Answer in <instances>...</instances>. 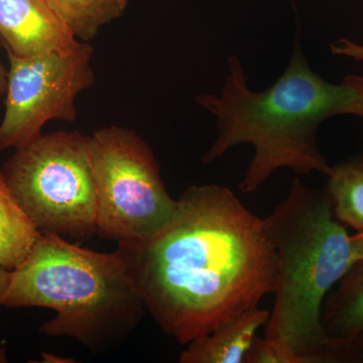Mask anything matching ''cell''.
I'll return each instance as SVG.
<instances>
[{
    "instance_id": "cell-1",
    "label": "cell",
    "mask_w": 363,
    "mask_h": 363,
    "mask_svg": "<svg viewBox=\"0 0 363 363\" xmlns=\"http://www.w3.org/2000/svg\"><path fill=\"white\" fill-rule=\"evenodd\" d=\"M177 201L166 225L116 252L160 328L189 344L274 293L277 255L230 189L191 186Z\"/></svg>"
},
{
    "instance_id": "cell-2",
    "label": "cell",
    "mask_w": 363,
    "mask_h": 363,
    "mask_svg": "<svg viewBox=\"0 0 363 363\" xmlns=\"http://www.w3.org/2000/svg\"><path fill=\"white\" fill-rule=\"evenodd\" d=\"M196 102L216 119L217 135L203 164L250 143L255 154L240 189L252 193L279 169L329 175L332 167L318 147V128L334 116L363 118V75L351 74L340 83L325 80L312 70L297 35L285 71L267 89H250L240 58L233 55L220 93L199 95Z\"/></svg>"
},
{
    "instance_id": "cell-3",
    "label": "cell",
    "mask_w": 363,
    "mask_h": 363,
    "mask_svg": "<svg viewBox=\"0 0 363 363\" xmlns=\"http://www.w3.org/2000/svg\"><path fill=\"white\" fill-rule=\"evenodd\" d=\"M264 225L277 255L276 298L264 337L286 346L300 363L345 359L346 339L328 335L322 310L327 294L357 262L328 196L295 178Z\"/></svg>"
},
{
    "instance_id": "cell-4",
    "label": "cell",
    "mask_w": 363,
    "mask_h": 363,
    "mask_svg": "<svg viewBox=\"0 0 363 363\" xmlns=\"http://www.w3.org/2000/svg\"><path fill=\"white\" fill-rule=\"evenodd\" d=\"M4 307H43L56 317L40 326L49 337H70L94 352L121 345L142 322L145 303L117 252L79 247L42 233L11 272Z\"/></svg>"
},
{
    "instance_id": "cell-5",
    "label": "cell",
    "mask_w": 363,
    "mask_h": 363,
    "mask_svg": "<svg viewBox=\"0 0 363 363\" xmlns=\"http://www.w3.org/2000/svg\"><path fill=\"white\" fill-rule=\"evenodd\" d=\"M1 172L40 233L74 238L96 233L89 136L78 131L40 135L16 150Z\"/></svg>"
},
{
    "instance_id": "cell-6",
    "label": "cell",
    "mask_w": 363,
    "mask_h": 363,
    "mask_svg": "<svg viewBox=\"0 0 363 363\" xmlns=\"http://www.w3.org/2000/svg\"><path fill=\"white\" fill-rule=\"evenodd\" d=\"M97 197L96 234L117 243L147 240L168 223L177 200L154 152L133 130L111 125L89 136Z\"/></svg>"
},
{
    "instance_id": "cell-7",
    "label": "cell",
    "mask_w": 363,
    "mask_h": 363,
    "mask_svg": "<svg viewBox=\"0 0 363 363\" xmlns=\"http://www.w3.org/2000/svg\"><path fill=\"white\" fill-rule=\"evenodd\" d=\"M6 52L9 69L0 152L21 149L37 140L52 119L75 121L76 97L94 83V49L88 42L80 40L70 51L33 57Z\"/></svg>"
},
{
    "instance_id": "cell-8",
    "label": "cell",
    "mask_w": 363,
    "mask_h": 363,
    "mask_svg": "<svg viewBox=\"0 0 363 363\" xmlns=\"http://www.w3.org/2000/svg\"><path fill=\"white\" fill-rule=\"evenodd\" d=\"M0 38L20 57L70 51L80 42L47 0H0Z\"/></svg>"
},
{
    "instance_id": "cell-9",
    "label": "cell",
    "mask_w": 363,
    "mask_h": 363,
    "mask_svg": "<svg viewBox=\"0 0 363 363\" xmlns=\"http://www.w3.org/2000/svg\"><path fill=\"white\" fill-rule=\"evenodd\" d=\"M271 312L253 308L229 320L211 333L195 339L182 352L181 363H245L257 331Z\"/></svg>"
},
{
    "instance_id": "cell-10",
    "label": "cell",
    "mask_w": 363,
    "mask_h": 363,
    "mask_svg": "<svg viewBox=\"0 0 363 363\" xmlns=\"http://www.w3.org/2000/svg\"><path fill=\"white\" fill-rule=\"evenodd\" d=\"M40 234L0 171V264L9 272L20 267Z\"/></svg>"
},
{
    "instance_id": "cell-11",
    "label": "cell",
    "mask_w": 363,
    "mask_h": 363,
    "mask_svg": "<svg viewBox=\"0 0 363 363\" xmlns=\"http://www.w3.org/2000/svg\"><path fill=\"white\" fill-rule=\"evenodd\" d=\"M325 330L332 337L363 335V264H357L322 310Z\"/></svg>"
},
{
    "instance_id": "cell-12",
    "label": "cell",
    "mask_w": 363,
    "mask_h": 363,
    "mask_svg": "<svg viewBox=\"0 0 363 363\" xmlns=\"http://www.w3.org/2000/svg\"><path fill=\"white\" fill-rule=\"evenodd\" d=\"M325 193L341 223L363 231V157H352L332 167Z\"/></svg>"
},
{
    "instance_id": "cell-13",
    "label": "cell",
    "mask_w": 363,
    "mask_h": 363,
    "mask_svg": "<svg viewBox=\"0 0 363 363\" xmlns=\"http://www.w3.org/2000/svg\"><path fill=\"white\" fill-rule=\"evenodd\" d=\"M52 11L81 42L94 39L100 28L123 16L128 0H47Z\"/></svg>"
},
{
    "instance_id": "cell-14",
    "label": "cell",
    "mask_w": 363,
    "mask_h": 363,
    "mask_svg": "<svg viewBox=\"0 0 363 363\" xmlns=\"http://www.w3.org/2000/svg\"><path fill=\"white\" fill-rule=\"evenodd\" d=\"M245 363H300L297 355L276 341L255 337Z\"/></svg>"
},
{
    "instance_id": "cell-15",
    "label": "cell",
    "mask_w": 363,
    "mask_h": 363,
    "mask_svg": "<svg viewBox=\"0 0 363 363\" xmlns=\"http://www.w3.org/2000/svg\"><path fill=\"white\" fill-rule=\"evenodd\" d=\"M330 52L336 56L347 57L363 62V45L348 39H339L330 44Z\"/></svg>"
},
{
    "instance_id": "cell-16",
    "label": "cell",
    "mask_w": 363,
    "mask_h": 363,
    "mask_svg": "<svg viewBox=\"0 0 363 363\" xmlns=\"http://www.w3.org/2000/svg\"><path fill=\"white\" fill-rule=\"evenodd\" d=\"M11 281V272L0 264V307L4 306V298ZM0 359H4V352L0 350Z\"/></svg>"
},
{
    "instance_id": "cell-17",
    "label": "cell",
    "mask_w": 363,
    "mask_h": 363,
    "mask_svg": "<svg viewBox=\"0 0 363 363\" xmlns=\"http://www.w3.org/2000/svg\"><path fill=\"white\" fill-rule=\"evenodd\" d=\"M351 240L357 257V264H363V231L351 236Z\"/></svg>"
},
{
    "instance_id": "cell-18",
    "label": "cell",
    "mask_w": 363,
    "mask_h": 363,
    "mask_svg": "<svg viewBox=\"0 0 363 363\" xmlns=\"http://www.w3.org/2000/svg\"><path fill=\"white\" fill-rule=\"evenodd\" d=\"M7 73H9V71L4 68V66L2 65L1 62H0V95L6 94V93Z\"/></svg>"
}]
</instances>
